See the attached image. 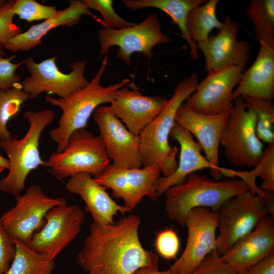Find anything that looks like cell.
<instances>
[{"instance_id":"30bf717a","label":"cell","mask_w":274,"mask_h":274,"mask_svg":"<svg viewBox=\"0 0 274 274\" xmlns=\"http://www.w3.org/2000/svg\"><path fill=\"white\" fill-rule=\"evenodd\" d=\"M14 207L1 216L6 231L14 240L28 246L33 235L45 223L47 213L58 205L66 204L63 197L52 198L38 185H31L23 195L16 196Z\"/></svg>"},{"instance_id":"b9f144b4","label":"cell","mask_w":274,"mask_h":274,"mask_svg":"<svg viewBox=\"0 0 274 274\" xmlns=\"http://www.w3.org/2000/svg\"><path fill=\"white\" fill-rule=\"evenodd\" d=\"M6 2L5 0H0V8L5 4Z\"/></svg>"},{"instance_id":"44dd1931","label":"cell","mask_w":274,"mask_h":274,"mask_svg":"<svg viewBox=\"0 0 274 274\" xmlns=\"http://www.w3.org/2000/svg\"><path fill=\"white\" fill-rule=\"evenodd\" d=\"M274 253V218L266 217L252 231L236 241L222 258L238 272Z\"/></svg>"},{"instance_id":"5b68a950","label":"cell","mask_w":274,"mask_h":274,"mask_svg":"<svg viewBox=\"0 0 274 274\" xmlns=\"http://www.w3.org/2000/svg\"><path fill=\"white\" fill-rule=\"evenodd\" d=\"M23 116L29 123L25 135L21 139L12 138L0 141V148L7 155L10 163L8 175L0 179V191L15 197L24 190L30 172L44 165L39 152L40 139L45 127L54 121L55 113L49 109L29 110Z\"/></svg>"},{"instance_id":"277c9868","label":"cell","mask_w":274,"mask_h":274,"mask_svg":"<svg viewBox=\"0 0 274 274\" xmlns=\"http://www.w3.org/2000/svg\"><path fill=\"white\" fill-rule=\"evenodd\" d=\"M250 190L248 183L241 179L219 181L194 172L165 192V209L170 220L184 226L191 210L203 207L217 211L229 198Z\"/></svg>"},{"instance_id":"8d00e7d4","label":"cell","mask_w":274,"mask_h":274,"mask_svg":"<svg viewBox=\"0 0 274 274\" xmlns=\"http://www.w3.org/2000/svg\"><path fill=\"white\" fill-rule=\"evenodd\" d=\"M190 274H238L215 250L209 254Z\"/></svg>"},{"instance_id":"8992f818","label":"cell","mask_w":274,"mask_h":274,"mask_svg":"<svg viewBox=\"0 0 274 274\" xmlns=\"http://www.w3.org/2000/svg\"><path fill=\"white\" fill-rule=\"evenodd\" d=\"M217 212L218 234L215 251L221 255L268 214L273 216V194L261 197L250 190L229 198Z\"/></svg>"},{"instance_id":"484cf974","label":"cell","mask_w":274,"mask_h":274,"mask_svg":"<svg viewBox=\"0 0 274 274\" xmlns=\"http://www.w3.org/2000/svg\"><path fill=\"white\" fill-rule=\"evenodd\" d=\"M219 0L207 1L194 7L187 19V28L191 39L195 43L206 40L214 28L220 29L223 21L218 20L216 10Z\"/></svg>"},{"instance_id":"e0dca14e","label":"cell","mask_w":274,"mask_h":274,"mask_svg":"<svg viewBox=\"0 0 274 274\" xmlns=\"http://www.w3.org/2000/svg\"><path fill=\"white\" fill-rule=\"evenodd\" d=\"M228 117V113L209 115L197 112L183 103L176 113L175 122L196 137L206 158L220 170L222 176L233 178L237 171L219 165V148Z\"/></svg>"},{"instance_id":"4fadbf2b","label":"cell","mask_w":274,"mask_h":274,"mask_svg":"<svg viewBox=\"0 0 274 274\" xmlns=\"http://www.w3.org/2000/svg\"><path fill=\"white\" fill-rule=\"evenodd\" d=\"M184 226L188 229L185 249L169 268L175 274H190L216 250L217 212L208 208H194L187 214Z\"/></svg>"},{"instance_id":"d6a6232c","label":"cell","mask_w":274,"mask_h":274,"mask_svg":"<svg viewBox=\"0 0 274 274\" xmlns=\"http://www.w3.org/2000/svg\"><path fill=\"white\" fill-rule=\"evenodd\" d=\"M251 172L256 178L258 177L262 180V183L259 187L261 190L273 192L274 143L269 144L264 150L260 160Z\"/></svg>"},{"instance_id":"e575fe53","label":"cell","mask_w":274,"mask_h":274,"mask_svg":"<svg viewBox=\"0 0 274 274\" xmlns=\"http://www.w3.org/2000/svg\"><path fill=\"white\" fill-rule=\"evenodd\" d=\"M5 54L4 49H0V92L8 90L21 84V78L16 74V71L25 61L23 60L19 63H14L12 61L16 57V55L5 58Z\"/></svg>"},{"instance_id":"cb8c5ba5","label":"cell","mask_w":274,"mask_h":274,"mask_svg":"<svg viewBox=\"0 0 274 274\" xmlns=\"http://www.w3.org/2000/svg\"><path fill=\"white\" fill-rule=\"evenodd\" d=\"M84 15L90 16L95 20L98 18L83 1L71 0L65 9L57 10L52 17L32 25L26 31L10 40L5 49L12 52L28 51L42 44L43 38L51 30L60 26L74 27Z\"/></svg>"},{"instance_id":"836d02e7","label":"cell","mask_w":274,"mask_h":274,"mask_svg":"<svg viewBox=\"0 0 274 274\" xmlns=\"http://www.w3.org/2000/svg\"><path fill=\"white\" fill-rule=\"evenodd\" d=\"M15 0L7 1L0 8V49H5L8 41L23 31L13 22Z\"/></svg>"},{"instance_id":"7a4b0ae2","label":"cell","mask_w":274,"mask_h":274,"mask_svg":"<svg viewBox=\"0 0 274 274\" xmlns=\"http://www.w3.org/2000/svg\"><path fill=\"white\" fill-rule=\"evenodd\" d=\"M198 83L195 73L179 82L161 111L140 135L142 167L157 165L163 177L175 172L179 149L170 145L168 138L178 109L194 92Z\"/></svg>"},{"instance_id":"f546056e","label":"cell","mask_w":274,"mask_h":274,"mask_svg":"<svg viewBox=\"0 0 274 274\" xmlns=\"http://www.w3.org/2000/svg\"><path fill=\"white\" fill-rule=\"evenodd\" d=\"M243 97L247 107L253 109L256 113V130L258 138L268 144L274 143V104L272 100L260 97Z\"/></svg>"},{"instance_id":"1f68e13d","label":"cell","mask_w":274,"mask_h":274,"mask_svg":"<svg viewBox=\"0 0 274 274\" xmlns=\"http://www.w3.org/2000/svg\"><path fill=\"white\" fill-rule=\"evenodd\" d=\"M55 6H46L35 0H15L14 12L27 22L46 20L56 12Z\"/></svg>"},{"instance_id":"ac0fdd59","label":"cell","mask_w":274,"mask_h":274,"mask_svg":"<svg viewBox=\"0 0 274 274\" xmlns=\"http://www.w3.org/2000/svg\"><path fill=\"white\" fill-rule=\"evenodd\" d=\"M238 30L237 22L226 15L217 34L197 43L198 50L204 55L205 70L208 73L248 63L250 46L248 42L238 40Z\"/></svg>"},{"instance_id":"7402d4cb","label":"cell","mask_w":274,"mask_h":274,"mask_svg":"<svg viewBox=\"0 0 274 274\" xmlns=\"http://www.w3.org/2000/svg\"><path fill=\"white\" fill-rule=\"evenodd\" d=\"M66 188L69 192L80 196L93 221L100 224H113L119 213L124 215L131 212L114 201L107 192V188L97 183L89 173H80L72 176Z\"/></svg>"},{"instance_id":"2e32d148","label":"cell","mask_w":274,"mask_h":274,"mask_svg":"<svg viewBox=\"0 0 274 274\" xmlns=\"http://www.w3.org/2000/svg\"><path fill=\"white\" fill-rule=\"evenodd\" d=\"M160 173L157 165L122 169L110 164L101 175L94 179L100 185L111 189L112 196L122 199L124 206L132 211L145 196L153 201L157 199L155 184Z\"/></svg>"},{"instance_id":"ba28073f","label":"cell","mask_w":274,"mask_h":274,"mask_svg":"<svg viewBox=\"0 0 274 274\" xmlns=\"http://www.w3.org/2000/svg\"><path fill=\"white\" fill-rule=\"evenodd\" d=\"M257 116L241 96L233 99L220 145L227 160L238 167H255L260 160L263 146L256 133Z\"/></svg>"},{"instance_id":"60d3db41","label":"cell","mask_w":274,"mask_h":274,"mask_svg":"<svg viewBox=\"0 0 274 274\" xmlns=\"http://www.w3.org/2000/svg\"><path fill=\"white\" fill-rule=\"evenodd\" d=\"M0 167L8 169L10 168V163L8 159L0 155Z\"/></svg>"},{"instance_id":"d590c367","label":"cell","mask_w":274,"mask_h":274,"mask_svg":"<svg viewBox=\"0 0 274 274\" xmlns=\"http://www.w3.org/2000/svg\"><path fill=\"white\" fill-rule=\"evenodd\" d=\"M154 245L158 256L167 260H171L176 258L180 243L176 231L167 228L158 232Z\"/></svg>"},{"instance_id":"4dcf8cb0","label":"cell","mask_w":274,"mask_h":274,"mask_svg":"<svg viewBox=\"0 0 274 274\" xmlns=\"http://www.w3.org/2000/svg\"><path fill=\"white\" fill-rule=\"evenodd\" d=\"M89 9L100 13L102 19L98 18L96 21L102 27L112 29H120L132 26L136 23L128 21L118 15L113 8L112 0H82Z\"/></svg>"},{"instance_id":"83f0119b","label":"cell","mask_w":274,"mask_h":274,"mask_svg":"<svg viewBox=\"0 0 274 274\" xmlns=\"http://www.w3.org/2000/svg\"><path fill=\"white\" fill-rule=\"evenodd\" d=\"M259 42H274V1L252 0L246 9Z\"/></svg>"},{"instance_id":"603a6c76","label":"cell","mask_w":274,"mask_h":274,"mask_svg":"<svg viewBox=\"0 0 274 274\" xmlns=\"http://www.w3.org/2000/svg\"><path fill=\"white\" fill-rule=\"evenodd\" d=\"M252 65L243 73L234 90L233 98L238 96L274 98V42H261Z\"/></svg>"},{"instance_id":"7c38bea8","label":"cell","mask_w":274,"mask_h":274,"mask_svg":"<svg viewBox=\"0 0 274 274\" xmlns=\"http://www.w3.org/2000/svg\"><path fill=\"white\" fill-rule=\"evenodd\" d=\"M45 220L44 225L35 233L28 246L49 259L54 260L79 234L85 215L77 205L66 203L49 210Z\"/></svg>"},{"instance_id":"ab89813d","label":"cell","mask_w":274,"mask_h":274,"mask_svg":"<svg viewBox=\"0 0 274 274\" xmlns=\"http://www.w3.org/2000/svg\"><path fill=\"white\" fill-rule=\"evenodd\" d=\"M130 274H175L170 269L160 271L158 269L153 268L148 266H143L140 267Z\"/></svg>"},{"instance_id":"6da1fadb","label":"cell","mask_w":274,"mask_h":274,"mask_svg":"<svg viewBox=\"0 0 274 274\" xmlns=\"http://www.w3.org/2000/svg\"><path fill=\"white\" fill-rule=\"evenodd\" d=\"M140 225L136 215L108 225L93 221L77 255V264L88 274H130L143 266L158 269L159 256L140 241Z\"/></svg>"},{"instance_id":"3957f363","label":"cell","mask_w":274,"mask_h":274,"mask_svg":"<svg viewBox=\"0 0 274 274\" xmlns=\"http://www.w3.org/2000/svg\"><path fill=\"white\" fill-rule=\"evenodd\" d=\"M108 64V57L104 56L98 71L88 84L66 98H55L47 96L46 100L59 107L62 111L58 126L50 131V136L57 144V152L67 147L71 134L75 130L86 128L88 120L95 110L100 105L110 103L115 92L127 85L128 78L105 87L100 81Z\"/></svg>"},{"instance_id":"f1b7e54d","label":"cell","mask_w":274,"mask_h":274,"mask_svg":"<svg viewBox=\"0 0 274 274\" xmlns=\"http://www.w3.org/2000/svg\"><path fill=\"white\" fill-rule=\"evenodd\" d=\"M30 98L21 84L0 92V141L12 138L7 125L9 121L17 115L23 104Z\"/></svg>"},{"instance_id":"d6986e66","label":"cell","mask_w":274,"mask_h":274,"mask_svg":"<svg viewBox=\"0 0 274 274\" xmlns=\"http://www.w3.org/2000/svg\"><path fill=\"white\" fill-rule=\"evenodd\" d=\"M167 99L163 96H146L127 85L114 94L109 107L133 133L140 135L161 111Z\"/></svg>"},{"instance_id":"9a60e30c","label":"cell","mask_w":274,"mask_h":274,"mask_svg":"<svg viewBox=\"0 0 274 274\" xmlns=\"http://www.w3.org/2000/svg\"><path fill=\"white\" fill-rule=\"evenodd\" d=\"M93 118L112 164L122 169L142 167L140 135L129 131L109 106H98Z\"/></svg>"},{"instance_id":"52a82bcc","label":"cell","mask_w":274,"mask_h":274,"mask_svg":"<svg viewBox=\"0 0 274 274\" xmlns=\"http://www.w3.org/2000/svg\"><path fill=\"white\" fill-rule=\"evenodd\" d=\"M110 161L99 136L94 135L84 128L74 131L66 148L60 152H52L44 161V165L60 179L80 173H88L96 177L104 172Z\"/></svg>"},{"instance_id":"d4e9b609","label":"cell","mask_w":274,"mask_h":274,"mask_svg":"<svg viewBox=\"0 0 274 274\" xmlns=\"http://www.w3.org/2000/svg\"><path fill=\"white\" fill-rule=\"evenodd\" d=\"M207 0H122L127 8L139 10L146 8H155L167 14L173 23L177 24L181 32L182 37L186 41L190 49L191 57L197 59L199 57L197 44L190 38L187 28V19L190 11L200 6Z\"/></svg>"},{"instance_id":"5bb4252c","label":"cell","mask_w":274,"mask_h":274,"mask_svg":"<svg viewBox=\"0 0 274 274\" xmlns=\"http://www.w3.org/2000/svg\"><path fill=\"white\" fill-rule=\"evenodd\" d=\"M246 65L228 66L209 72L184 104L194 111L206 114L228 113L233 105L234 89Z\"/></svg>"},{"instance_id":"8fae6325","label":"cell","mask_w":274,"mask_h":274,"mask_svg":"<svg viewBox=\"0 0 274 274\" xmlns=\"http://www.w3.org/2000/svg\"><path fill=\"white\" fill-rule=\"evenodd\" d=\"M57 58L54 56L39 63L35 62L32 57L25 60L24 64L30 76L22 81L21 84L30 98H36L44 92L66 98L88 84L89 81L84 75L85 61L73 62L70 65L72 71L64 74L58 68Z\"/></svg>"},{"instance_id":"74e56055","label":"cell","mask_w":274,"mask_h":274,"mask_svg":"<svg viewBox=\"0 0 274 274\" xmlns=\"http://www.w3.org/2000/svg\"><path fill=\"white\" fill-rule=\"evenodd\" d=\"M15 253L14 240L6 231L0 217V274H4L8 270Z\"/></svg>"},{"instance_id":"7bdbcfd3","label":"cell","mask_w":274,"mask_h":274,"mask_svg":"<svg viewBox=\"0 0 274 274\" xmlns=\"http://www.w3.org/2000/svg\"><path fill=\"white\" fill-rule=\"evenodd\" d=\"M4 169H5L4 168L0 167V174L4 171Z\"/></svg>"},{"instance_id":"f35d334b","label":"cell","mask_w":274,"mask_h":274,"mask_svg":"<svg viewBox=\"0 0 274 274\" xmlns=\"http://www.w3.org/2000/svg\"><path fill=\"white\" fill-rule=\"evenodd\" d=\"M238 274H274V253Z\"/></svg>"},{"instance_id":"ffe728a7","label":"cell","mask_w":274,"mask_h":274,"mask_svg":"<svg viewBox=\"0 0 274 274\" xmlns=\"http://www.w3.org/2000/svg\"><path fill=\"white\" fill-rule=\"evenodd\" d=\"M169 136L180 145L179 161L172 175L159 177L156 180L155 188L158 197L170 187L184 182L188 175L198 170L209 168L214 179L219 180L221 178L222 175L220 170L202 156L201 147L187 129L175 122Z\"/></svg>"},{"instance_id":"4316f807","label":"cell","mask_w":274,"mask_h":274,"mask_svg":"<svg viewBox=\"0 0 274 274\" xmlns=\"http://www.w3.org/2000/svg\"><path fill=\"white\" fill-rule=\"evenodd\" d=\"M16 253L4 274H52L55 262L32 250L22 242L14 239Z\"/></svg>"},{"instance_id":"9c48e42d","label":"cell","mask_w":274,"mask_h":274,"mask_svg":"<svg viewBox=\"0 0 274 274\" xmlns=\"http://www.w3.org/2000/svg\"><path fill=\"white\" fill-rule=\"evenodd\" d=\"M100 46L99 57L107 55L111 47L119 49L116 58L123 61L128 66L131 64V55L135 52L141 53L148 59L155 53L154 46L170 42L171 38L161 30L158 15L156 13L149 14L140 23L124 28L112 29L102 27L98 31Z\"/></svg>"}]
</instances>
